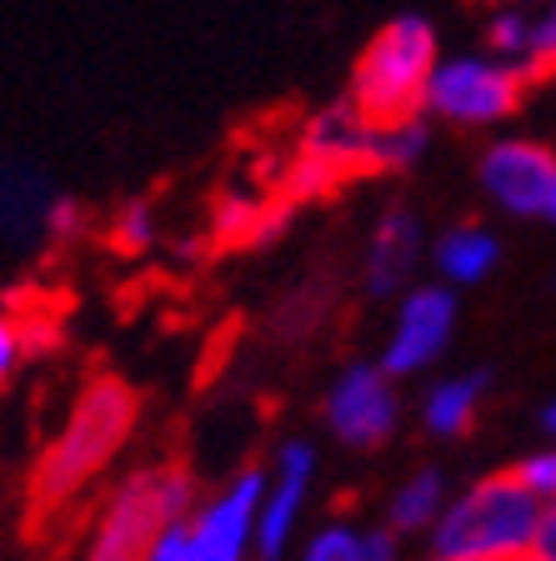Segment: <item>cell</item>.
Masks as SVG:
<instances>
[{
	"label": "cell",
	"mask_w": 556,
	"mask_h": 561,
	"mask_svg": "<svg viewBox=\"0 0 556 561\" xmlns=\"http://www.w3.org/2000/svg\"><path fill=\"white\" fill-rule=\"evenodd\" d=\"M532 557L536 561H556V502L542 512V526H536V541H532Z\"/></svg>",
	"instance_id": "obj_26"
},
{
	"label": "cell",
	"mask_w": 556,
	"mask_h": 561,
	"mask_svg": "<svg viewBox=\"0 0 556 561\" xmlns=\"http://www.w3.org/2000/svg\"><path fill=\"white\" fill-rule=\"evenodd\" d=\"M421 241H427V231H421L417 210L386 206L366 236V251H361V291L371 301H392L396 291H406V280L417 276Z\"/></svg>",
	"instance_id": "obj_12"
},
{
	"label": "cell",
	"mask_w": 556,
	"mask_h": 561,
	"mask_svg": "<svg viewBox=\"0 0 556 561\" xmlns=\"http://www.w3.org/2000/svg\"><path fill=\"white\" fill-rule=\"evenodd\" d=\"M196 512V481L181 461H151L105 491L101 512L86 531L81 561H151L171 522Z\"/></svg>",
	"instance_id": "obj_3"
},
{
	"label": "cell",
	"mask_w": 556,
	"mask_h": 561,
	"mask_svg": "<svg viewBox=\"0 0 556 561\" xmlns=\"http://www.w3.org/2000/svg\"><path fill=\"white\" fill-rule=\"evenodd\" d=\"M25 351H31V331H25L21 301H0V386L21 371Z\"/></svg>",
	"instance_id": "obj_21"
},
{
	"label": "cell",
	"mask_w": 556,
	"mask_h": 561,
	"mask_svg": "<svg viewBox=\"0 0 556 561\" xmlns=\"http://www.w3.org/2000/svg\"><path fill=\"white\" fill-rule=\"evenodd\" d=\"M487 386H491L487 371H462V376H441V381H431L427 397H421V426H427V436L452 442V436L472 432Z\"/></svg>",
	"instance_id": "obj_15"
},
{
	"label": "cell",
	"mask_w": 556,
	"mask_h": 561,
	"mask_svg": "<svg viewBox=\"0 0 556 561\" xmlns=\"http://www.w3.org/2000/svg\"><path fill=\"white\" fill-rule=\"evenodd\" d=\"M86 231V210L76 206L70 196H56V206H50V221H46V236L50 241H70V236Z\"/></svg>",
	"instance_id": "obj_24"
},
{
	"label": "cell",
	"mask_w": 556,
	"mask_h": 561,
	"mask_svg": "<svg viewBox=\"0 0 556 561\" xmlns=\"http://www.w3.org/2000/svg\"><path fill=\"white\" fill-rule=\"evenodd\" d=\"M556 70V0H536L532 5V46H526V76L542 81Z\"/></svg>",
	"instance_id": "obj_20"
},
{
	"label": "cell",
	"mask_w": 556,
	"mask_h": 561,
	"mask_svg": "<svg viewBox=\"0 0 556 561\" xmlns=\"http://www.w3.org/2000/svg\"><path fill=\"white\" fill-rule=\"evenodd\" d=\"M60 191H50V181L35 165L21 161H0V236L15 245L46 236L50 206Z\"/></svg>",
	"instance_id": "obj_13"
},
{
	"label": "cell",
	"mask_w": 556,
	"mask_h": 561,
	"mask_svg": "<svg viewBox=\"0 0 556 561\" xmlns=\"http://www.w3.org/2000/svg\"><path fill=\"white\" fill-rule=\"evenodd\" d=\"M546 221H556V181H552V196H546Z\"/></svg>",
	"instance_id": "obj_28"
},
{
	"label": "cell",
	"mask_w": 556,
	"mask_h": 561,
	"mask_svg": "<svg viewBox=\"0 0 556 561\" xmlns=\"http://www.w3.org/2000/svg\"><path fill=\"white\" fill-rule=\"evenodd\" d=\"M431 266H436L441 286H452V291H462V286H481V280L501 266V241L481 221H456L436 236V245H431Z\"/></svg>",
	"instance_id": "obj_14"
},
{
	"label": "cell",
	"mask_w": 556,
	"mask_h": 561,
	"mask_svg": "<svg viewBox=\"0 0 556 561\" xmlns=\"http://www.w3.org/2000/svg\"><path fill=\"white\" fill-rule=\"evenodd\" d=\"M296 151L311 156L337 186H347L356 175H376V126L351 101H331L306 116Z\"/></svg>",
	"instance_id": "obj_11"
},
{
	"label": "cell",
	"mask_w": 556,
	"mask_h": 561,
	"mask_svg": "<svg viewBox=\"0 0 556 561\" xmlns=\"http://www.w3.org/2000/svg\"><path fill=\"white\" fill-rule=\"evenodd\" d=\"M431 561H436V557H431Z\"/></svg>",
	"instance_id": "obj_31"
},
{
	"label": "cell",
	"mask_w": 556,
	"mask_h": 561,
	"mask_svg": "<svg viewBox=\"0 0 556 561\" xmlns=\"http://www.w3.org/2000/svg\"><path fill=\"white\" fill-rule=\"evenodd\" d=\"M491 5H536V0H491Z\"/></svg>",
	"instance_id": "obj_29"
},
{
	"label": "cell",
	"mask_w": 556,
	"mask_h": 561,
	"mask_svg": "<svg viewBox=\"0 0 556 561\" xmlns=\"http://www.w3.org/2000/svg\"><path fill=\"white\" fill-rule=\"evenodd\" d=\"M302 561H361V531L347 522L321 526V531L302 547Z\"/></svg>",
	"instance_id": "obj_22"
},
{
	"label": "cell",
	"mask_w": 556,
	"mask_h": 561,
	"mask_svg": "<svg viewBox=\"0 0 556 561\" xmlns=\"http://www.w3.org/2000/svg\"><path fill=\"white\" fill-rule=\"evenodd\" d=\"M156 236H161V221H156V206L151 201H126L116 210V221L105 231V245L121 251V256H140V251H151Z\"/></svg>",
	"instance_id": "obj_19"
},
{
	"label": "cell",
	"mask_w": 556,
	"mask_h": 561,
	"mask_svg": "<svg viewBox=\"0 0 556 561\" xmlns=\"http://www.w3.org/2000/svg\"><path fill=\"white\" fill-rule=\"evenodd\" d=\"M441 66L436 25L427 15H396L366 41L356 70H351L347 101L371 126L427 116V85Z\"/></svg>",
	"instance_id": "obj_4"
},
{
	"label": "cell",
	"mask_w": 556,
	"mask_h": 561,
	"mask_svg": "<svg viewBox=\"0 0 556 561\" xmlns=\"http://www.w3.org/2000/svg\"><path fill=\"white\" fill-rule=\"evenodd\" d=\"M456 336V291L441 286V280H427V286H411L396 306V327L386 336L382 366L401 381V376H417L427 366H436L446 351H452Z\"/></svg>",
	"instance_id": "obj_9"
},
{
	"label": "cell",
	"mask_w": 556,
	"mask_h": 561,
	"mask_svg": "<svg viewBox=\"0 0 556 561\" xmlns=\"http://www.w3.org/2000/svg\"><path fill=\"white\" fill-rule=\"evenodd\" d=\"M311 481H316V446L306 436H286L266 471V496H261V516H256V561H286Z\"/></svg>",
	"instance_id": "obj_10"
},
{
	"label": "cell",
	"mask_w": 556,
	"mask_h": 561,
	"mask_svg": "<svg viewBox=\"0 0 556 561\" xmlns=\"http://www.w3.org/2000/svg\"><path fill=\"white\" fill-rule=\"evenodd\" d=\"M326 432L351 451H376L401 426V397H396V376L382 362H351L326 386L321 401Z\"/></svg>",
	"instance_id": "obj_7"
},
{
	"label": "cell",
	"mask_w": 556,
	"mask_h": 561,
	"mask_svg": "<svg viewBox=\"0 0 556 561\" xmlns=\"http://www.w3.org/2000/svg\"><path fill=\"white\" fill-rule=\"evenodd\" d=\"M446 477L436 467H421L392 491V502H386V526H392L396 537L401 531H431L436 516L446 512Z\"/></svg>",
	"instance_id": "obj_16"
},
{
	"label": "cell",
	"mask_w": 556,
	"mask_h": 561,
	"mask_svg": "<svg viewBox=\"0 0 556 561\" xmlns=\"http://www.w3.org/2000/svg\"><path fill=\"white\" fill-rule=\"evenodd\" d=\"M266 496V471L246 467L201 502L185 522H171L156 541L151 561H246L256 551V516Z\"/></svg>",
	"instance_id": "obj_5"
},
{
	"label": "cell",
	"mask_w": 556,
	"mask_h": 561,
	"mask_svg": "<svg viewBox=\"0 0 556 561\" xmlns=\"http://www.w3.org/2000/svg\"><path fill=\"white\" fill-rule=\"evenodd\" d=\"M526 85L532 76L491 50L487 56H446L427 85V116L462 130H487L522 111Z\"/></svg>",
	"instance_id": "obj_6"
},
{
	"label": "cell",
	"mask_w": 556,
	"mask_h": 561,
	"mask_svg": "<svg viewBox=\"0 0 556 561\" xmlns=\"http://www.w3.org/2000/svg\"><path fill=\"white\" fill-rule=\"evenodd\" d=\"M401 557V541H396L392 526H366L361 531V561H396Z\"/></svg>",
	"instance_id": "obj_25"
},
{
	"label": "cell",
	"mask_w": 556,
	"mask_h": 561,
	"mask_svg": "<svg viewBox=\"0 0 556 561\" xmlns=\"http://www.w3.org/2000/svg\"><path fill=\"white\" fill-rule=\"evenodd\" d=\"M517 477L526 481V491H532L536 502L552 506V502H556V446L522 456V461H517Z\"/></svg>",
	"instance_id": "obj_23"
},
{
	"label": "cell",
	"mask_w": 556,
	"mask_h": 561,
	"mask_svg": "<svg viewBox=\"0 0 556 561\" xmlns=\"http://www.w3.org/2000/svg\"><path fill=\"white\" fill-rule=\"evenodd\" d=\"M546 502H536L526 481L511 471L472 481L462 496L446 502V512L431 526V557L436 561H507L526 557L536 541Z\"/></svg>",
	"instance_id": "obj_2"
},
{
	"label": "cell",
	"mask_w": 556,
	"mask_h": 561,
	"mask_svg": "<svg viewBox=\"0 0 556 561\" xmlns=\"http://www.w3.org/2000/svg\"><path fill=\"white\" fill-rule=\"evenodd\" d=\"M507 561H536V557H532V551H526V557H507Z\"/></svg>",
	"instance_id": "obj_30"
},
{
	"label": "cell",
	"mask_w": 556,
	"mask_h": 561,
	"mask_svg": "<svg viewBox=\"0 0 556 561\" xmlns=\"http://www.w3.org/2000/svg\"><path fill=\"white\" fill-rule=\"evenodd\" d=\"M136 421H140V397L126 376L95 371L91 381L76 391V401L66 407L56 436H50L41 461H35L31 486H25L31 531L35 526H50V522H66V516L86 502V491L116 467V456L126 451V442L136 436Z\"/></svg>",
	"instance_id": "obj_1"
},
{
	"label": "cell",
	"mask_w": 556,
	"mask_h": 561,
	"mask_svg": "<svg viewBox=\"0 0 556 561\" xmlns=\"http://www.w3.org/2000/svg\"><path fill=\"white\" fill-rule=\"evenodd\" d=\"M542 432H546V436H552V442H556V397H552V401H546V407H542Z\"/></svg>",
	"instance_id": "obj_27"
},
{
	"label": "cell",
	"mask_w": 556,
	"mask_h": 561,
	"mask_svg": "<svg viewBox=\"0 0 556 561\" xmlns=\"http://www.w3.org/2000/svg\"><path fill=\"white\" fill-rule=\"evenodd\" d=\"M476 181H481V191L497 210H507L517 221H532V216H546V196H552L556 181V151L532 136H501L481 151Z\"/></svg>",
	"instance_id": "obj_8"
},
{
	"label": "cell",
	"mask_w": 556,
	"mask_h": 561,
	"mask_svg": "<svg viewBox=\"0 0 556 561\" xmlns=\"http://www.w3.org/2000/svg\"><path fill=\"white\" fill-rule=\"evenodd\" d=\"M331 306H337V280L331 276H306V280H296V286L281 296L271 327H276V336L302 341V336H311V331L321 327L326 316H331Z\"/></svg>",
	"instance_id": "obj_17"
},
{
	"label": "cell",
	"mask_w": 556,
	"mask_h": 561,
	"mask_svg": "<svg viewBox=\"0 0 556 561\" xmlns=\"http://www.w3.org/2000/svg\"><path fill=\"white\" fill-rule=\"evenodd\" d=\"M431 146V130L427 116L417 121H396V126H376V175H392V171H411V165L427 156Z\"/></svg>",
	"instance_id": "obj_18"
}]
</instances>
